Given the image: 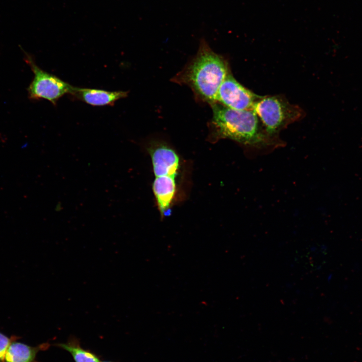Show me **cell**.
I'll return each mask as SVG.
<instances>
[{
	"mask_svg": "<svg viewBox=\"0 0 362 362\" xmlns=\"http://www.w3.org/2000/svg\"><path fill=\"white\" fill-rule=\"evenodd\" d=\"M229 73L226 60L202 40L196 55L173 80L188 85L198 98L211 104L216 102L219 88Z\"/></svg>",
	"mask_w": 362,
	"mask_h": 362,
	"instance_id": "obj_1",
	"label": "cell"
},
{
	"mask_svg": "<svg viewBox=\"0 0 362 362\" xmlns=\"http://www.w3.org/2000/svg\"><path fill=\"white\" fill-rule=\"evenodd\" d=\"M211 125L217 137L228 138L244 145L262 147L272 140L253 110H236L217 102L210 104Z\"/></svg>",
	"mask_w": 362,
	"mask_h": 362,
	"instance_id": "obj_2",
	"label": "cell"
},
{
	"mask_svg": "<svg viewBox=\"0 0 362 362\" xmlns=\"http://www.w3.org/2000/svg\"><path fill=\"white\" fill-rule=\"evenodd\" d=\"M253 110L270 136L301 118L302 111L279 96H260Z\"/></svg>",
	"mask_w": 362,
	"mask_h": 362,
	"instance_id": "obj_3",
	"label": "cell"
},
{
	"mask_svg": "<svg viewBox=\"0 0 362 362\" xmlns=\"http://www.w3.org/2000/svg\"><path fill=\"white\" fill-rule=\"evenodd\" d=\"M25 60L34 73L33 79L28 88L30 99H45L56 106L61 97L71 93L73 86L41 69L27 53H25Z\"/></svg>",
	"mask_w": 362,
	"mask_h": 362,
	"instance_id": "obj_4",
	"label": "cell"
},
{
	"mask_svg": "<svg viewBox=\"0 0 362 362\" xmlns=\"http://www.w3.org/2000/svg\"><path fill=\"white\" fill-rule=\"evenodd\" d=\"M259 97L243 86L229 73L219 88L216 102L234 110H253Z\"/></svg>",
	"mask_w": 362,
	"mask_h": 362,
	"instance_id": "obj_5",
	"label": "cell"
},
{
	"mask_svg": "<svg viewBox=\"0 0 362 362\" xmlns=\"http://www.w3.org/2000/svg\"><path fill=\"white\" fill-rule=\"evenodd\" d=\"M69 95L75 99L90 106L102 107L113 106L117 101L126 98L128 92L73 86Z\"/></svg>",
	"mask_w": 362,
	"mask_h": 362,
	"instance_id": "obj_6",
	"label": "cell"
},
{
	"mask_svg": "<svg viewBox=\"0 0 362 362\" xmlns=\"http://www.w3.org/2000/svg\"><path fill=\"white\" fill-rule=\"evenodd\" d=\"M150 154L155 177L176 176L179 166V158L172 149L161 146L152 150Z\"/></svg>",
	"mask_w": 362,
	"mask_h": 362,
	"instance_id": "obj_7",
	"label": "cell"
},
{
	"mask_svg": "<svg viewBox=\"0 0 362 362\" xmlns=\"http://www.w3.org/2000/svg\"><path fill=\"white\" fill-rule=\"evenodd\" d=\"M17 340H13L10 344L4 362H38L36 360L38 353L50 346L49 342L33 346Z\"/></svg>",
	"mask_w": 362,
	"mask_h": 362,
	"instance_id": "obj_8",
	"label": "cell"
},
{
	"mask_svg": "<svg viewBox=\"0 0 362 362\" xmlns=\"http://www.w3.org/2000/svg\"><path fill=\"white\" fill-rule=\"evenodd\" d=\"M175 177L170 175L155 177L153 190L162 214L168 209L174 197L176 188Z\"/></svg>",
	"mask_w": 362,
	"mask_h": 362,
	"instance_id": "obj_9",
	"label": "cell"
},
{
	"mask_svg": "<svg viewBox=\"0 0 362 362\" xmlns=\"http://www.w3.org/2000/svg\"><path fill=\"white\" fill-rule=\"evenodd\" d=\"M54 345L68 351L75 362H101L100 356L91 350L82 347L76 337H70L66 342Z\"/></svg>",
	"mask_w": 362,
	"mask_h": 362,
	"instance_id": "obj_10",
	"label": "cell"
},
{
	"mask_svg": "<svg viewBox=\"0 0 362 362\" xmlns=\"http://www.w3.org/2000/svg\"><path fill=\"white\" fill-rule=\"evenodd\" d=\"M19 338L13 335L9 337L0 331V362H4L7 349L11 343Z\"/></svg>",
	"mask_w": 362,
	"mask_h": 362,
	"instance_id": "obj_11",
	"label": "cell"
},
{
	"mask_svg": "<svg viewBox=\"0 0 362 362\" xmlns=\"http://www.w3.org/2000/svg\"><path fill=\"white\" fill-rule=\"evenodd\" d=\"M102 362H114V361H102Z\"/></svg>",
	"mask_w": 362,
	"mask_h": 362,
	"instance_id": "obj_12",
	"label": "cell"
}]
</instances>
